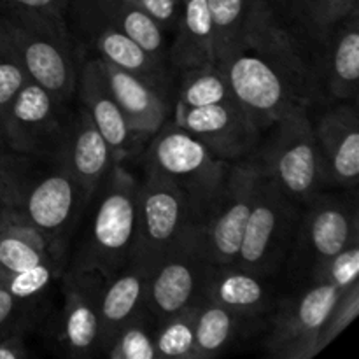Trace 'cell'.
Wrapping results in <instances>:
<instances>
[{
    "mask_svg": "<svg viewBox=\"0 0 359 359\" xmlns=\"http://www.w3.org/2000/svg\"><path fill=\"white\" fill-rule=\"evenodd\" d=\"M151 270L142 263L132 262L104 277L98 302V353L104 356L116 333L146 309L147 283Z\"/></svg>",
    "mask_w": 359,
    "mask_h": 359,
    "instance_id": "21",
    "label": "cell"
},
{
    "mask_svg": "<svg viewBox=\"0 0 359 359\" xmlns=\"http://www.w3.org/2000/svg\"><path fill=\"white\" fill-rule=\"evenodd\" d=\"M63 300L55 319L56 347L70 358H95L98 353V302L104 277L95 272L65 270L60 277Z\"/></svg>",
    "mask_w": 359,
    "mask_h": 359,
    "instance_id": "17",
    "label": "cell"
},
{
    "mask_svg": "<svg viewBox=\"0 0 359 359\" xmlns=\"http://www.w3.org/2000/svg\"><path fill=\"white\" fill-rule=\"evenodd\" d=\"M340 293V287L326 283L287 290L263 328V351L276 359L318 356L326 319Z\"/></svg>",
    "mask_w": 359,
    "mask_h": 359,
    "instance_id": "8",
    "label": "cell"
},
{
    "mask_svg": "<svg viewBox=\"0 0 359 359\" xmlns=\"http://www.w3.org/2000/svg\"><path fill=\"white\" fill-rule=\"evenodd\" d=\"M4 11H62L65 13L69 0H0Z\"/></svg>",
    "mask_w": 359,
    "mask_h": 359,
    "instance_id": "39",
    "label": "cell"
},
{
    "mask_svg": "<svg viewBox=\"0 0 359 359\" xmlns=\"http://www.w3.org/2000/svg\"><path fill=\"white\" fill-rule=\"evenodd\" d=\"M251 333L237 312L210 300H202L195 323L196 359L214 358Z\"/></svg>",
    "mask_w": 359,
    "mask_h": 359,
    "instance_id": "27",
    "label": "cell"
},
{
    "mask_svg": "<svg viewBox=\"0 0 359 359\" xmlns=\"http://www.w3.org/2000/svg\"><path fill=\"white\" fill-rule=\"evenodd\" d=\"M67 262L62 259H48L32 269L23 270L20 273H14L13 277L4 280L0 286L6 287L13 297L20 300H39L55 280L65 273Z\"/></svg>",
    "mask_w": 359,
    "mask_h": 359,
    "instance_id": "34",
    "label": "cell"
},
{
    "mask_svg": "<svg viewBox=\"0 0 359 359\" xmlns=\"http://www.w3.org/2000/svg\"><path fill=\"white\" fill-rule=\"evenodd\" d=\"M11 32L32 83L72 105L83 62L79 44L62 11H6Z\"/></svg>",
    "mask_w": 359,
    "mask_h": 359,
    "instance_id": "3",
    "label": "cell"
},
{
    "mask_svg": "<svg viewBox=\"0 0 359 359\" xmlns=\"http://www.w3.org/2000/svg\"><path fill=\"white\" fill-rule=\"evenodd\" d=\"M193 228L189 200L174 182L144 168L137 198V237L132 259L147 269L172 251Z\"/></svg>",
    "mask_w": 359,
    "mask_h": 359,
    "instance_id": "11",
    "label": "cell"
},
{
    "mask_svg": "<svg viewBox=\"0 0 359 359\" xmlns=\"http://www.w3.org/2000/svg\"><path fill=\"white\" fill-rule=\"evenodd\" d=\"M4 163L11 184V203L4 212L69 255L90 195L58 156L14 153L4 158Z\"/></svg>",
    "mask_w": 359,
    "mask_h": 359,
    "instance_id": "1",
    "label": "cell"
},
{
    "mask_svg": "<svg viewBox=\"0 0 359 359\" xmlns=\"http://www.w3.org/2000/svg\"><path fill=\"white\" fill-rule=\"evenodd\" d=\"M48 259H62L69 265V255L60 251L49 238L28 224L13 219L2 210L0 221V284L6 279Z\"/></svg>",
    "mask_w": 359,
    "mask_h": 359,
    "instance_id": "25",
    "label": "cell"
},
{
    "mask_svg": "<svg viewBox=\"0 0 359 359\" xmlns=\"http://www.w3.org/2000/svg\"><path fill=\"white\" fill-rule=\"evenodd\" d=\"M100 62L112 97L128 126L144 140H149L167 123L170 107L167 95L119 67L105 63L104 60Z\"/></svg>",
    "mask_w": 359,
    "mask_h": 359,
    "instance_id": "23",
    "label": "cell"
},
{
    "mask_svg": "<svg viewBox=\"0 0 359 359\" xmlns=\"http://www.w3.org/2000/svg\"><path fill=\"white\" fill-rule=\"evenodd\" d=\"M76 100L90 114L91 121L109 144L118 163H125L128 158L139 154L147 140L137 135L128 126L121 109L112 97L102 62L97 56L83 58L81 62Z\"/></svg>",
    "mask_w": 359,
    "mask_h": 359,
    "instance_id": "19",
    "label": "cell"
},
{
    "mask_svg": "<svg viewBox=\"0 0 359 359\" xmlns=\"http://www.w3.org/2000/svg\"><path fill=\"white\" fill-rule=\"evenodd\" d=\"M326 188L354 191L359 179V118L356 100L332 102L312 116Z\"/></svg>",
    "mask_w": 359,
    "mask_h": 359,
    "instance_id": "16",
    "label": "cell"
},
{
    "mask_svg": "<svg viewBox=\"0 0 359 359\" xmlns=\"http://www.w3.org/2000/svg\"><path fill=\"white\" fill-rule=\"evenodd\" d=\"M359 316V280L353 283L351 286H347L346 290H342V293L337 298L335 305L332 307L328 319H326L325 330L321 333V351H325L326 347L332 346L333 340L340 335L342 332H346L351 326V323L354 321Z\"/></svg>",
    "mask_w": 359,
    "mask_h": 359,
    "instance_id": "35",
    "label": "cell"
},
{
    "mask_svg": "<svg viewBox=\"0 0 359 359\" xmlns=\"http://www.w3.org/2000/svg\"><path fill=\"white\" fill-rule=\"evenodd\" d=\"M28 358V346L23 333H11L0 339V359H25Z\"/></svg>",
    "mask_w": 359,
    "mask_h": 359,
    "instance_id": "40",
    "label": "cell"
},
{
    "mask_svg": "<svg viewBox=\"0 0 359 359\" xmlns=\"http://www.w3.org/2000/svg\"><path fill=\"white\" fill-rule=\"evenodd\" d=\"M70 107L28 81L2 118L6 147L13 153L58 156L72 118Z\"/></svg>",
    "mask_w": 359,
    "mask_h": 359,
    "instance_id": "13",
    "label": "cell"
},
{
    "mask_svg": "<svg viewBox=\"0 0 359 359\" xmlns=\"http://www.w3.org/2000/svg\"><path fill=\"white\" fill-rule=\"evenodd\" d=\"M258 174L251 158L230 163L221 188L193 224V235L210 265L237 262Z\"/></svg>",
    "mask_w": 359,
    "mask_h": 359,
    "instance_id": "10",
    "label": "cell"
},
{
    "mask_svg": "<svg viewBox=\"0 0 359 359\" xmlns=\"http://www.w3.org/2000/svg\"><path fill=\"white\" fill-rule=\"evenodd\" d=\"M181 83L177 90V107H205L233 100L230 84L217 65L186 70L179 74Z\"/></svg>",
    "mask_w": 359,
    "mask_h": 359,
    "instance_id": "28",
    "label": "cell"
},
{
    "mask_svg": "<svg viewBox=\"0 0 359 359\" xmlns=\"http://www.w3.org/2000/svg\"><path fill=\"white\" fill-rule=\"evenodd\" d=\"M258 2H262L263 6H266L270 11H273L276 14H279V16L291 20L290 18V0H258Z\"/></svg>",
    "mask_w": 359,
    "mask_h": 359,
    "instance_id": "42",
    "label": "cell"
},
{
    "mask_svg": "<svg viewBox=\"0 0 359 359\" xmlns=\"http://www.w3.org/2000/svg\"><path fill=\"white\" fill-rule=\"evenodd\" d=\"M65 18L79 48H90L105 63L140 77L168 97L177 72L112 27L91 0H69Z\"/></svg>",
    "mask_w": 359,
    "mask_h": 359,
    "instance_id": "12",
    "label": "cell"
},
{
    "mask_svg": "<svg viewBox=\"0 0 359 359\" xmlns=\"http://www.w3.org/2000/svg\"><path fill=\"white\" fill-rule=\"evenodd\" d=\"M210 266L193 231L153 266L147 283L146 309L156 325L203 300Z\"/></svg>",
    "mask_w": 359,
    "mask_h": 359,
    "instance_id": "14",
    "label": "cell"
},
{
    "mask_svg": "<svg viewBox=\"0 0 359 359\" xmlns=\"http://www.w3.org/2000/svg\"><path fill=\"white\" fill-rule=\"evenodd\" d=\"M174 123L191 133L223 161H244L252 156L263 130L237 100L205 107H174Z\"/></svg>",
    "mask_w": 359,
    "mask_h": 359,
    "instance_id": "15",
    "label": "cell"
},
{
    "mask_svg": "<svg viewBox=\"0 0 359 359\" xmlns=\"http://www.w3.org/2000/svg\"><path fill=\"white\" fill-rule=\"evenodd\" d=\"M11 203V184L9 175H7L4 156L0 158V210H6Z\"/></svg>",
    "mask_w": 359,
    "mask_h": 359,
    "instance_id": "41",
    "label": "cell"
},
{
    "mask_svg": "<svg viewBox=\"0 0 359 359\" xmlns=\"http://www.w3.org/2000/svg\"><path fill=\"white\" fill-rule=\"evenodd\" d=\"M302 207L259 172L235 265L262 276L283 277Z\"/></svg>",
    "mask_w": 359,
    "mask_h": 359,
    "instance_id": "6",
    "label": "cell"
},
{
    "mask_svg": "<svg viewBox=\"0 0 359 359\" xmlns=\"http://www.w3.org/2000/svg\"><path fill=\"white\" fill-rule=\"evenodd\" d=\"M28 81L9 21L6 16H0V119L6 116L11 102Z\"/></svg>",
    "mask_w": 359,
    "mask_h": 359,
    "instance_id": "33",
    "label": "cell"
},
{
    "mask_svg": "<svg viewBox=\"0 0 359 359\" xmlns=\"http://www.w3.org/2000/svg\"><path fill=\"white\" fill-rule=\"evenodd\" d=\"M318 79L323 105L356 100L359 83V9L319 35Z\"/></svg>",
    "mask_w": 359,
    "mask_h": 359,
    "instance_id": "20",
    "label": "cell"
},
{
    "mask_svg": "<svg viewBox=\"0 0 359 359\" xmlns=\"http://www.w3.org/2000/svg\"><path fill=\"white\" fill-rule=\"evenodd\" d=\"M130 2L146 11L172 39L175 27H177L179 14H181L182 0H130Z\"/></svg>",
    "mask_w": 359,
    "mask_h": 359,
    "instance_id": "38",
    "label": "cell"
},
{
    "mask_svg": "<svg viewBox=\"0 0 359 359\" xmlns=\"http://www.w3.org/2000/svg\"><path fill=\"white\" fill-rule=\"evenodd\" d=\"M198 305L184 309L172 318L158 323L156 335H154L158 359H196L195 323L196 314H198Z\"/></svg>",
    "mask_w": 359,
    "mask_h": 359,
    "instance_id": "30",
    "label": "cell"
},
{
    "mask_svg": "<svg viewBox=\"0 0 359 359\" xmlns=\"http://www.w3.org/2000/svg\"><path fill=\"white\" fill-rule=\"evenodd\" d=\"M359 242V219L354 191L321 189L302 207L297 235L283 270L286 287L312 284L323 266L340 251Z\"/></svg>",
    "mask_w": 359,
    "mask_h": 359,
    "instance_id": "4",
    "label": "cell"
},
{
    "mask_svg": "<svg viewBox=\"0 0 359 359\" xmlns=\"http://www.w3.org/2000/svg\"><path fill=\"white\" fill-rule=\"evenodd\" d=\"M139 177L116 163L90 196L70 242L67 270L109 277L132 262L137 237Z\"/></svg>",
    "mask_w": 359,
    "mask_h": 359,
    "instance_id": "2",
    "label": "cell"
},
{
    "mask_svg": "<svg viewBox=\"0 0 359 359\" xmlns=\"http://www.w3.org/2000/svg\"><path fill=\"white\" fill-rule=\"evenodd\" d=\"M359 9V0H290V18L312 37Z\"/></svg>",
    "mask_w": 359,
    "mask_h": 359,
    "instance_id": "32",
    "label": "cell"
},
{
    "mask_svg": "<svg viewBox=\"0 0 359 359\" xmlns=\"http://www.w3.org/2000/svg\"><path fill=\"white\" fill-rule=\"evenodd\" d=\"M287 287L283 277H269L237 265H212L203 300L216 302L237 312L249 330L263 332Z\"/></svg>",
    "mask_w": 359,
    "mask_h": 359,
    "instance_id": "18",
    "label": "cell"
},
{
    "mask_svg": "<svg viewBox=\"0 0 359 359\" xmlns=\"http://www.w3.org/2000/svg\"><path fill=\"white\" fill-rule=\"evenodd\" d=\"M37 300H20L0 286V339L11 333H23L28 321H34Z\"/></svg>",
    "mask_w": 359,
    "mask_h": 359,
    "instance_id": "37",
    "label": "cell"
},
{
    "mask_svg": "<svg viewBox=\"0 0 359 359\" xmlns=\"http://www.w3.org/2000/svg\"><path fill=\"white\" fill-rule=\"evenodd\" d=\"M168 62L181 72L216 65L212 23L207 0H182L177 27L170 39Z\"/></svg>",
    "mask_w": 359,
    "mask_h": 359,
    "instance_id": "24",
    "label": "cell"
},
{
    "mask_svg": "<svg viewBox=\"0 0 359 359\" xmlns=\"http://www.w3.org/2000/svg\"><path fill=\"white\" fill-rule=\"evenodd\" d=\"M156 321L144 309L142 312L130 319L109 344L104 358L107 359H158L154 347Z\"/></svg>",
    "mask_w": 359,
    "mask_h": 359,
    "instance_id": "31",
    "label": "cell"
},
{
    "mask_svg": "<svg viewBox=\"0 0 359 359\" xmlns=\"http://www.w3.org/2000/svg\"><path fill=\"white\" fill-rule=\"evenodd\" d=\"M251 160L284 195L300 205L326 189L311 111L305 107L293 109L266 126Z\"/></svg>",
    "mask_w": 359,
    "mask_h": 359,
    "instance_id": "5",
    "label": "cell"
},
{
    "mask_svg": "<svg viewBox=\"0 0 359 359\" xmlns=\"http://www.w3.org/2000/svg\"><path fill=\"white\" fill-rule=\"evenodd\" d=\"M0 221H2V210H0Z\"/></svg>",
    "mask_w": 359,
    "mask_h": 359,
    "instance_id": "44",
    "label": "cell"
},
{
    "mask_svg": "<svg viewBox=\"0 0 359 359\" xmlns=\"http://www.w3.org/2000/svg\"><path fill=\"white\" fill-rule=\"evenodd\" d=\"M91 2L112 27L133 39L154 58L170 65L168 62L170 37L146 11L130 0H91Z\"/></svg>",
    "mask_w": 359,
    "mask_h": 359,
    "instance_id": "26",
    "label": "cell"
},
{
    "mask_svg": "<svg viewBox=\"0 0 359 359\" xmlns=\"http://www.w3.org/2000/svg\"><path fill=\"white\" fill-rule=\"evenodd\" d=\"M174 182L189 200L193 224L223 184L230 161L214 156L196 137L179 125L165 123L151 137L146 167Z\"/></svg>",
    "mask_w": 359,
    "mask_h": 359,
    "instance_id": "7",
    "label": "cell"
},
{
    "mask_svg": "<svg viewBox=\"0 0 359 359\" xmlns=\"http://www.w3.org/2000/svg\"><path fill=\"white\" fill-rule=\"evenodd\" d=\"M356 280H359V242L351 244L349 248L340 251L335 258L330 259L318 273L314 283L333 284L340 290H346Z\"/></svg>",
    "mask_w": 359,
    "mask_h": 359,
    "instance_id": "36",
    "label": "cell"
},
{
    "mask_svg": "<svg viewBox=\"0 0 359 359\" xmlns=\"http://www.w3.org/2000/svg\"><path fill=\"white\" fill-rule=\"evenodd\" d=\"M212 23L216 60L244 44L251 0H207Z\"/></svg>",
    "mask_w": 359,
    "mask_h": 359,
    "instance_id": "29",
    "label": "cell"
},
{
    "mask_svg": "<svg viewBox=\"0 0 359 359\" xmlns=\"http://www.w3.org/2000/svg\"><path fill=\"white\" fill-rule=\"evenodd\" d=\"M216 65L226 77L237 104L262 130L293 109L312 111L304 91L283 70L248 46L221 55Z\"/></svg>",
    "mask_w": 359,
    "mask_h": 359,
    "instance_id": "9",
    "label": "cell"
},
{
    "mask_svg": "<svg viewBox=\"0 0 359 359\" xmlns=\"http://www.w3.org/2000/svg\"><path fill=\"white\" fill-rule=\"evenodd\" d=\"M4 147H6V140H4V130H2V119H0V154H2Z\"/></svg>",
    "mask_w": 359,
    "mask_h": 359,
    "instance_id": "43",
    "label": "cell"
},
{
    "mask_svg": "<svg viewBox=\"0 0 359 359\" xmlns=\"http://www.w3.org/2000/svg\"><path fill=\"white\" fill-rule=\"evenodd\" d=\"M72 111L69 132L58 158L69 168L88 195H93L111 174L116 161L111 147L91 121L90 114L81 107Z\"/></svg>",
    "mask_w": 359,
    "mask_h": 359,
    "instance_id": "22",
    "label": "cell"
}]
</instances>
